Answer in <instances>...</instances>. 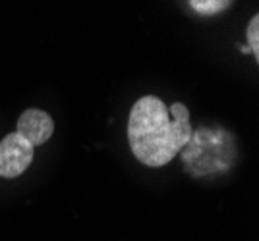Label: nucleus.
<instances>
[{"label":"nucleus","instance_id":"f257e3e1","mask_svg":"<svg viewBox=\"0 0 259 241\" xmlns=\"http://www.w3.org/2000/svg\"><path fill=\"white\" fill-rule=\"evenodd\" d=\"M190 110L182 102L170 108L155 95H145L132 106L128 143L134 156L149 168H162L180 154L192 137Z\"/></svg>","mask_w":259,"mask_h":241},{"label":"nucleus","instance_id":"f03ea898","mask_svg":"<svg viewBox=\"0 0 259 241\" xmlns=\"http://www.w3.org/2000/svg\"><path fill=\"white\" fill-rule=\"evenodd\" d=\"M184 168L195 177L225 172L234 162V139L221 128H201L180 151Z\"/></svg>","mask_w":259,"mask_h":241},{"label":"nucleus","instance_id":"7ed1b4c3","mask_svg":"<svg viewBox=\"0 0 259 241\" xmlns=\"http://www.w3.org/2000/svg\"><path fill=\"white\" fill-rule=\"evenodd\" d=\"M33 162V147L18 132L8 133L0 141V177L14 179Z\"/></svg>","mask_w":259,"mask_h":241},{"label":"nucleus","instance_id":"20e7f679","mask_svg":"<svg viewBox=\"0 0 259 241\" xmlns=\"http://www.w3.org/2000/svg\"><path fill=\"white\" fill-rule=\"evenodd\" d=\"M16 132L22 137H25L31 143V147H39L45 145L53 137L54 133V120L51 118V114H47L45 110L39 108H27L22 112V116L18 118V126Z\"/></svg>","mask_w":259,"mask_h":241},{"label":"nucleus","instance_id":"39448f33","mask_svg":"<svg viewBox=\"0 0 259 241\" xmlns=\"http://www.w3.org/2000/svg\"><path fill=\"white\" fill-rule=\"evenodd\" d=\"M190 6L199 16H217L232 6V0H190Z\"/></svg>","mask_w":259,"mask_h":241},{"label":"nucleus","instance_id":"423d86ee","mask_svg":"<svg viewBox=\"0 0 259 241\" xmlns=\"http://www.w3.org/2000/svg\"><path fill=\"white\" fill-rule=\"evenodd\" d=\"M246 37H248V48L251 50V54L255 56V60L259 58V16L255 14L249 20L248 27H246Z\"/></svg>","mask_w":259,"mask_h":241}]
</instances>
